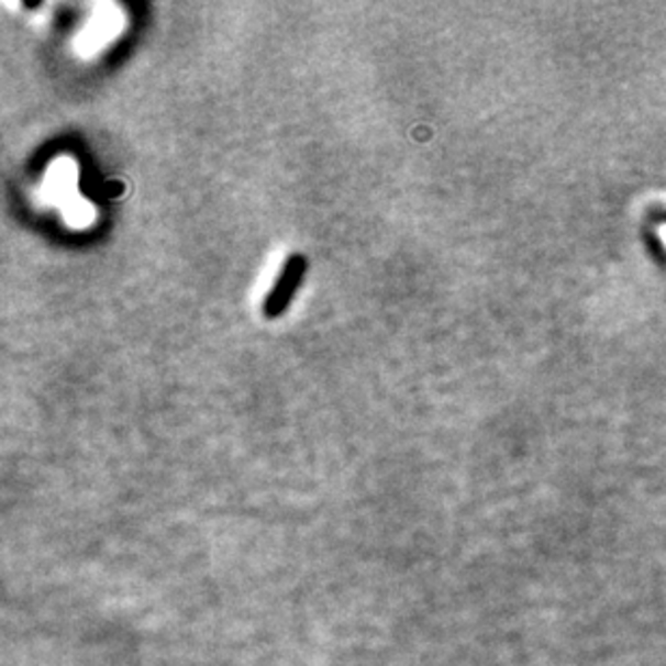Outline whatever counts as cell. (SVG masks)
Masks as SVG:
<instances>
[{"label": "cell", "mask_w": 666, "mask_h": 666, "mask_svg": "<svg viewBox=\"0 0 666 666\" xmlns=\"http://www.w3.org/2000/svg\"><path fill=\"white\" fill-rule=\"evenodd\" d=\"M302 268H304L302 257H291V259H289V264L285 266V270H282L280 277H278L275 289L270 291V298L266 300V315H268V318H275L278 313H282V309H285L287 302L291 300L296 287L300 285Z\"/></svg>", "instance_id": "6da1fadb"}]
</instances>
